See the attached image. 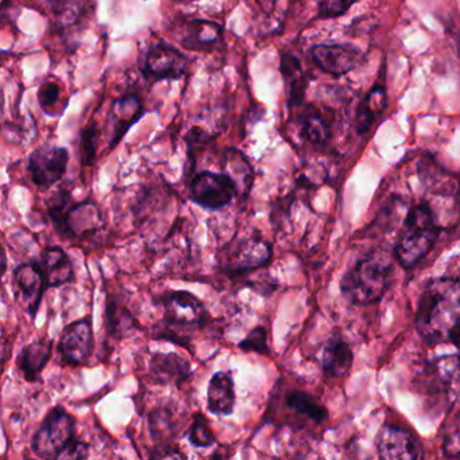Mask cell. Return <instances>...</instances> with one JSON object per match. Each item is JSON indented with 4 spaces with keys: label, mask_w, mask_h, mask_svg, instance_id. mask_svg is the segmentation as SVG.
I'll return each instance as SVG.
<instances>
[{
    "label": "cell",
    "mask_w": 460,
    "mask_h": 460,
    "mask_svg": "<svg viewBox=\"0 0 460 460\" xmlns=\"http://www.w3.org/2000/svg\"><path fill=\"white\" fill-rule=\"evenodd\" d=\"M95 349L93 317L88 316L72 323L64 330L58 343V351L66 363L87 365Z\"/></svg>",
    "instance_id": "ba28073f"
},
{
    "label": "cell",
    "mask_w": 460,
    "mask_h": 460,
    "mask_svg": "<svg viewBox=\"0 0 460 460\" xmlns=\"http://www.w3.org/2000/svg\"><path fill=\"white\" fill-rule=\"evenodd\" d=\"M68 161L69 153L64 147H40L29 161L31 180L37 187H52L63 179Z\"/></svg>",
    "instance_id": "9c48e42d"
},
{
    "label": "cell",
    "mask_w": 460,
    "mask_h": 460,
    "mask_svg": "<svg viewBox=\"0 0 460 460\" xmlns=\"http://www.w3.org/2000/svg\"><path fill=\"white\" fill-rule=\"evenodd\" d=\"M235 382L231 371H217L207 389V405L211 413L230 416L235 408Z\"/></svg>",
    "instance_id": "5bb4252c"
},
{
    "label": "cell",
    "mask_w": 460,
    "mask_h": 460,
    "mask_svg": "<svg viewBox=\"0 0 460 460\" xmlns=\"http://www.w3.org/2000/svg\"><path fill=\"white\" fill-rule=\"evenodd\" d=\"M379 456L386 460H411L421 456L416 441L408 430L385 425L376 438Z\"/></svg>",
    "instance_id": "4fadbf2b"
},
{
    "label": "cell",
    "mask_w": 460,
    "mask_h": 460,
    "mask_svg": "<svg viewBox=\"0 0 460 460\" xmlns=\"http://www.w3.org/2000/svg\"><path fill=\"white\" fill-rule=\"evenodd\" d=\"M303 133L312 144H323L330 136V128L320 115H306L303 122Z\"/></svg>",
    "instance_id": "cb8c5ba5"
},
{
    "label": "cell",
    "mask_w": 460,
    "mask_h": 460,
    "mask_svg": "<svg viewBox=\"0 0 460 460\" xmlns=\"http://www.w3.org/2000/svg\"><path fill=\"white\" fill-rule=\"evenodd\" d=\"M150 433L155 440H163L172 432V414L168 409H157L149 417Z\"/></svg>",
    "instance_id": "4316f807"
},
{
    "label": "cell",
    "mask_w": 460,
    "mask_h": 460,
    "mask_svg": "<svg viewBox=\"0 0 460 460\" xmlns=\"http://www.w3.org/2000/svg\"><path fill=\"white\" fill-rule=\"evenodd\" d=\"M14 282L22 305L31 319H36L45 292L49 289L44 270L37 261L22 263L14 270Z\"/></svg>",
    "instance_id": "8fae6325"
},
{
    "label": "cell",
    "mask_w": 460,
    "mask_h": 460,
    "mask_svg": "<svg viewBox=\"0 0 460 460\" xmlns=\"http://www.w3.org/2000/svg\"><path fill=\"white\" fill-rule=\"evenodd\" d=\"M385 107H386V93H385L384 88H374L366 96L359 112H358V128L360 133L371 128L376 117L384 112Z\"/></svg>",
    "instance_id": "44dd1931"
},
{
    "label": "cell",
    "mask_w": 460,
    "mask_h": 460,
    "mask_svg": "<svg viewBox=\"0 0 460 460\" xmlns=\"http://www.w3.org/2000/svg\"><path fill=\"white\" fill-rule=\"evenodd\" d=\"M188 438L193 446L199 447V448L214 446L215 441H217L208 420L201 413L193 417L192 425H190V432H188Z\"/></svg>",
    "instance_id": "603a6c76"
},
{
    "label": "cell",
    "mask_w": 460,
    "mask_h": 460,
    "mask_svg": "<svg viewBox=\"0 0 460 460\" xmlns=\"http://www.w3.org/2000/svg\"><path fill=\"white\" fill-rule=\"evenodd\" d=\"M433 370L447 394H460V354L438 358L433 363Z\"/></svg>",
    "instance_id": "ffe728a7"
},
{
    "label": "cell",
    "mask_w": 460,
    "mask_h": 460,
    "mask_svg": "<svg viewBox=\"0 0 460 460\" xmlns=\"http://www.w3.org/2000/svg\"><path fill=\"white\" fill-rule=\"evenodd\" d=\"M107 322H109L110 332L118 333L131 328L134 319L125 311V308H119L114 305L111 300H107Z\"/></svg>",
    "instance_id": "484cf974"
},
{
    "label": "cell",
    "mask_w": 460,
    "mask_h": 460,
    "mask_svg": "<svg viewBox=\"0 0 460 460\" xmlns=\"http://www.w3.org/2000/svg\"><path fill=\"white\" fill-rule=\"evenodd\" d=\"M416 328L428 344L460 349V279L440 277L425 287L417 305Z\"/></svg>",
    "instance_id": "6da1fadb"
},
{
    "label": "cell",
    "mask_w": 460,
    "mask_h": 460,
    "mask_svg": "<svg viewBox=\"0 0 460 460\" xmlns=\"http://www.w3.org/2000/svg\"><path fill=\"white\" fill-rule=\"evenodd\" d=\"M287 405L296 413L303 414L314 422H322L327 417V411L305 392L290 393L287 397Z\"/></svg>",
    "instance_id": "7402d4cb"
},
{
    "label": "cell",
    "mask_w": 460,
    "mask_h": 460,
    "mask_svg": "<svg viewBox=\"0 0 460 460\" xmlns=\"http://www.w3.org/2000/svg\"><path fill=\"white\" fill-rule=\"evenodd\" d=\"M273 249L262 236L254 234L250 238L238 242L235 249L228 255L226 261V269L233 274L246 273L262 268L270 262Z\"/></svg>",
    "instance_id": "30bf717a"
},
{
    "label": "cell",
    "mask_w": 460,
    "mask_h": 460,
    "mask_svg": "<svg viewBox=\"0 0 460 460\" xmlns=\"http://www.w3.org/2000/svg\"><path fill=\"white\" fill-rule=\"evenodd\" d=\"M153 459H173V457H179V459H185L187 455L182 454L179 448H173V447H161V448H155L152 454Z\"/></svg>",
    "instance_id": "836d02e7"
},
{
    "label": "cell",
    "mask_w": 460,
    "mask_h": 460,
    "mask_svg": "<svg viewBox=\"0 0 460 460\" xmlns=\"http://www.w3.org/2000/svg\"><path fill=\"white\" fill-rule=\"evenodd\" d=\"M68 198L64 195L60 201H56L50 207L49 215L56 230L68 238H84L101 230L103 226L101 208L93 201H83L68 207Z\"/></svg>",
    "instance_id": "277c9868"
},
{
    "label": "cell",
    "mask_w": 460,
    "mask_h": 460,
    "mask_svg": "<svg viewBox=\"0 0 460 460\" xmlns=\"http://www.w3.org/2000/svg\"><path fill=\"white\" fill-rule=\"evenodd\" d=\"M311 53L319 68L332 76L349 74L362 60V52L351 45H316Z\"/></svg>",
    "instance_id": "7c38bea8"
},
{
    "label": "cell",
    "mask_w": 460,
    "mask_h": 460,
    "mask_svg": "<svg viewBox=\"0 0 460 460\" xmlns=\"http://www.w3.org/2000/svg\"><path fill=\"white\" fill-rule=\"evenodd\" d=\"M37 262L44 270L48 287L58 288L75 279L74 265L71 258L58 246H48L42 250L41 258Z\"/></svg>",
    "instance_id": "2e32d148"
},
{
    "label": "cell",
    "mask_w": 460,
    "mask_h": 460,
    "mask_svg": "<svg viewBox=\"0 0 460 460\" xmlns=\"http://www.w3.org/2000/svg\"><path fill=\"white\" fill-rule=\"evenodd\" d=\"M236 195V182L225 173L201 172L190 182V199L203 208H225Z\"/></svg>",
    "instance_id": "8992f818"
},
{
    "label": "cell",
    "mask_w": 460,
    "mask_h": 460,
    "mask_svg": "<svg viewBox=\"0 0 460 460\" xmlns=\"http://www.w3.org/2000/svg\"><path fill=\"white\" fill-rule=\"evenodd\" d=\"M190 37L196 44H214L219 40L220 28L214 22H193Z\"/></svg>",
    "instance_id": "83f0119b"
},
{
    "label": "cell",
    "mask_w": 460,
    "mask_h": 460,
    "mask_svg": "<svg viewBox=\"0 0 460 460\" xmlns=\"http://www.w3.org/2000/svg\"><path fill=\"white\" fill-rule=\"evenodd\" d=\"M52 354L53 341L50 339H37L28 344L18 357V367L22 371L25 379L31 382L39 381Z\"/></svg>",
    "instance_id": "e0dca14e"
},
{
    "label": "cell",
    "mask_w": 460,
    "mask_h": 460,
    "mask_svg": "<svg viewBox=\"0 0 460 460\" xmlns=\"http://www.w3.org/2000/svg\"><path fill=\"white\" fill-rule=\"evenodd\" d=\"M322 363L328 376H344L352 365L351 349L343 339L331 338L323 349Z\"/></svg>",
    "instance_id": "d6986e66"
},
{
    "label": "cell",
    "mask_w": 460,
    "mask_h": 460,
    "mask_svg": "<svg viewBox=\"0 0 460 460\" xmlns=\"http://www.w3.org/2000/svg\"><path fill=\"white\" fill-rule=\"evenodd\" d=\"M394 265L384 252H374L344 274L341 293L355 305H371L384 297L392 284Z\"/></svg>",
    "instance_id": "7a4b0ae2"
},
{
    "label": "cell",
    "mask_w": 460,
    "mask_h": 460,
    "mask_svg": "<svg viewBox=\"0 0 460 460\" xmlns=\"http://www.w3.org/2000/svg\"><path fill=\"white\" fill-rule=\"evenodd\" d=\"M161 305L165 308V322L180 327H195L206 324L208 319L204 304L192 293L173 290L164 293L160 297Z\"/></svg>",
    "instance_id": "52a82bcc"
},
{
    "label": "cell",
    "mask_w": 460,
    "mask_h": 460,
    "mask_svg": "<svg viewBox=\"0 0 460 460\" xmlns=\"http://www.w3.org/2000/svg\"><path fill=\"white\" fill-rule=\"evenodd\" d=\"M90 447L87 443H83L79 438H75L68 446L61 452L58 459H87L90 455Z\"/></svg>",
    "instance_id": "f546056e"
},
{
    "label": "cell",
    "mask_w": 460,
    "mask_h": 460,
    "mask_svg": "<svg viewBox=\"0 0 460 460\" xmlns=\"http://www.w3.org/2000/svg\"><path fill=\"white\" fill-rule=\"evenodd\" d=\"M358 0H323L320 4L322 17H339L343 15Z\"/></svg>",
    "instance_id": "f1b7e54d"
},
{
    "label": "cell",
    "mask_w": 460,
    "mask_h": 460,
    "mask_svg": "<svg viewBox=\"0 0 460 460\" xmlns=\"http://www.w3.org/2000/svg\"><path fill=\"white\" fill-rule=\"evenodd\" d=\"M187 60L182 53L168 45H157L146 58V71L158 79H179L184 74Z\"/></svg>",
    "instance_id": "9a60e30c"
},
{
    "label": "cell",
    "mask_w": 460,
    "mask_h": 460,
    "mask_svg": "<svg viewBox=\"0 0 460 460\" xmlns=\"http://www.w3.org/2000/svg\"><path fill=\"white\" fill-rule=\"evenodd\" d=\"M95 130H93V128L85 130L82 139V155L84 165H91L93 158H95Z\"/></svg>",
    "instance_id": "1f68e13d"
},
{
    "label": "cell",
    "mask_w": 460,
    "mask_h": 460,
    "mask_svg": "<svg viewBox=\"0 0 460 460\" xmlns=\"http://www.w3.org/2000/svg\"><path fill=\"white\" fill-rule=\"evenodd\" d=\"M60 98V88L55 83H47L42 85L39 93L40 106L47 111L50 107L55 106Z\"/></svg>",
    "instance_id": "4dcf8cb0"
},
{
    "label": "cell",
    "mask_w": 460,
    "mask_h": 460,
    "mask_svg": "<svg viewBox=\"0 0 460 460\" xmlns=\"http://www.w3.org/2000/svg\"><path fill=\"white\" fill-rule=\"evenodd\" d=\"M438 223L429 206H417L408 212L395 244V260L403 268L417 265L435 246Z\"/></svg>",
    "instance_id": "3957f363"
},
{
    "label": "cell",
    "mask_w": 460,
    "mask_h": 460,
    "mask_svg": "<svg viewBox=\"0 0 460 460\" xmlns=\"http://www.w3.org/2000/svg\"><path fill=\"white\" fill-rule=\"evenodd\" d=\"M444 455L447 457L460 459V430L449 433L443 443Z\"/></svg>",
    "instance_id": "d6a6232c"
},
{
    "label": "cell",
    "mask_w": 460,
    "mask_h": 460,
    "mask_svg": "<svg viewBox=\"0 0 460 460\" xmlns=\"http://www.w3.org/2000/svg\"><path fill=\"white\" fill-rule=\"evenodd\" d=\"M76 421L61 406H56L45 417L33 436L34 454L41 459H58L66 447L76 438Z\"/></svg>",
    "instance_id": "5b68a950"
},
{
    "label": "cell",
    "mask_w": 460,
    "mask_h": 460,
    "mask_svg": "<svg viewBox=\"0 0 460 460\" xmlns=\"http://www.w3.org/2000/svg\"><path fill=\"white\" fill-rule=\"evenodd\" d=\"M242 351L258 352V354L268 355V332L263 327H255L250 331L249 335L238 344Z\"/></svg>",
    "instance_id": "d4e9b609"
},
{
    "label": "cell",
    "mask_w": 460,
    "mask_h": 460,
    "mask_svg": "<svg viewBox=\"0 0 460 460\" xmlns=\"http://www.w3.org/2000/svg\"><path fill=\"white\" fill-rule=\"evenodd\" d=\"M150 371L158 382H174L176 385L187 381L193 373L190 360L174 352L153 355Z\"/></svg>",
    "instance_id": "ac0fdd59"
}]
</instances>
